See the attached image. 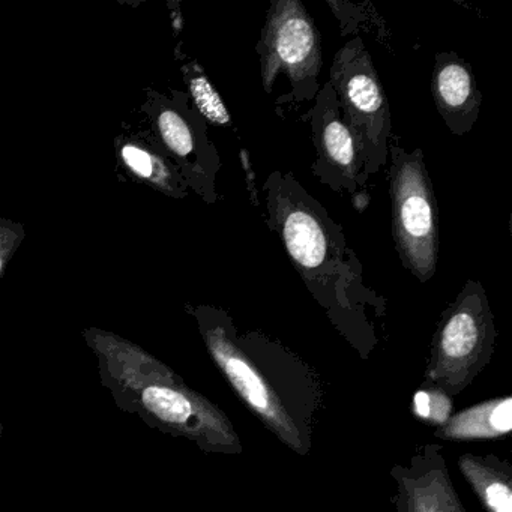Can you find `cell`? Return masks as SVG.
<instances>
[{
	"label": "cell",
	"instance_id": "1",
	"mask_svg": "<svg viewBox=\"0 0 512 512\" xmlns=\"http://www.w3.org/2000/svg\"><path fill=\"white\" fill-rule=\"evenodd\" d=\"M83 338L97 358L101 385L118 409L161 433L193 440L206 451L224 445L226 419L172 368L115 332L88 328Z\"/></svg>",
	"mask_w": 512,
	"mask_h": 512
},
{
	"label": "cell",
	"instance_id": "2",
	"mask_svg": "<svg viewBox=\"0 0 512 512\" xmlns=\"http://www.w3.org/2000/svg\"><path fill=\"white\" fill-rule=\"evenodd\" d=\"M269 226L280 235L296 271L314 298L331 313H356L379 302L368 290L362 266L343 227L307 193L293 173L280 170L263 185Z\"/></svg>",
	"mask_w": 512,
	"mask_h": 512
},
{
	"label": "cell",
	"instance_id": "3",
	"mask_svg": "<svg viewBox=\"0 0 512 512\" xmlns=\"http://www.w3.org/2000/svg\"><path fill=\"white\" fill-rule=\"evenodd\" d=\"M392 233L404 268L421 283L434 277L439 262V208L421 149L389 146Z\"/></svg>",
	"mask_w": 512,
	"mask_h": 512
},
{
	"label": "cell",
	"instance_id": "4",
	"mask_svg": "<svg viewBox=\"0 0 512 512\" xmlns=\"http://www.w3.org/2000/svg\"><path fill=\"white\" fill-rule=\"evenodd\" d=\"M329 83L337 94L344 122L355 137L368 181V176L379 172L388 161L392 118L379 74L359 38L335 55Z\"/></svg>",
	"mask_w": 512,
	"mask_h": 512
},
{
	"label": "cell",
	"instance_id": "5",
	"mask_svg": "<svg viewBox=\"0 0 512 512\" xmlns=\"http://www.w3.org/2000/svg\"><path fill=\"white\" fill-rule=\"evenodd\" d=\"M260 79L271 94L278 76H286L292 92L278 103L316 100L322 71V35L299 0H275L257 44Z\"/></svg>",
	"mask_w": 512,
	"mask_h": 512
},
{
	"label": "cell",
	"instance_id": "6",
	"mask_svg": "<svg viewBox=\"0 0 512 512\" xmlns=\"http://www.w3.org/2000/svg\"><path fill=\"white\" fill-rule=\"evenodd\" d=\"M311 134L317 151L313 172L322 184L337 193L347 191L356 202L359 185H364V164L352 131L341 113L337 94L331 83L320 88L311 112L308 113Z\"/></svg>",
	"mask_w": 512,
	"mask_h": 512
},
{
	"label": "cell",
	"instance_id": "7",
	"mask_svg": "<svg viewBox=\"0 0 512 512\" xmlns=\"http://www.w3.org/2000/svg\"><path fill=\"white\" fill-rule=\"evenodd\" d=\"M152 107L155 131L169 160L175 161L188 187H193L208 202H214V181L220 169V158L200 122L194 118L193 110L178 109L161 95L155 97Z\"/></svg>",
	"mask_w": 512,
	"mask_h": 512
},
{
	"label": "cell",
	"instance_id": "8",
	"mask_svg": "<svg viewBox=\"0 0 512 512\" xmlns=\"http://www.w3.org/2000/svg\"><path fill=\"white\" fill-rule=\"evenodd\" d=\"M493 316L479 281L469 280L443 317L437 334V368L461 370L476 364L493 341Z\"/></svg>",
	"mask_w": 512,
	"mask_h": 512
},
{
	"label": "cell",
	"instance_id": "9",
	"mask_svg": "<svg viewBox=\"0 0 512 512\" xmlns=\"http://www.w3.org/2000/svg\"><path fill=\"white\" fill-rule=\"evenodd\" d=\"M431 92L449 130L457 136L470 133L478 121L481 94L469 65L454 53L437 55Z\"/></svg>",
	"mask_w": 512,
	"mask_h": 512
},
{
	"label": "cell",
	"instance_id": "10",
	"mask_svg": "<svg viewBox=\"0 0 512 512\" xmlns=\"http://www.w3.org/2000/svg\"><path fill=\"white\" fill-rule=\"evenodd\" d=\"M116 154L124 169L137 181L151 185L155 190L172 197H184L188 184L169 158L158 154L151 145L133 137L116 139Z\"/></svg>",
	"mask_w": 512,
	"mask_h": 512
},
{
	"label": "cell",
	"instance_id": "11",
	"mask_svg": "<svg viewBox=\"0 0 512 512\" xmlns=\"http://www.w3.org/2000/svg\"><path fill=\"white\" fill-rule=\"evenodd\" d=\"M512 401L511 398L487 404L478 409L461 413L455 421L446 428L448 437H488L500 436L511 431Z\"/></svg>",
	"mask_w": 512,
	"mask_h": 512
},
{
	"label": "cell",
	"instance_id": "12",
	"mask_svg": "<svg viewBox=\"0 0 512 512\" xmlns=\"http://www.w3.org/2000/svg\"><path fill=\"white\" fill-rule=\"evenodd\" d=\"M185 82L190 91L194 109L209 124L217 127H229L232 125V116L227 110L226 104L221 100L217 89L212 85L211 80L203 73L197 62H190L184 67Z\"/></svg>",
	"mask_w": 512,
	"mask_h": 512
},
{
	"label": "cell",
	"instance_id": "13",
	"mask_svg": "<svg viewBox=\"0 0 512 512\" xmlns=\"http://www.w3.org/2000/svg\"><path fill=\"white\" fill-rule=\"evenodd\" d=\"M466 461V470L475 488H478L482 500L491 512H512V493L509 482L494 478L485 469H479L475 464Z\"/></svg>",
	"mask_w": 512,
	"mask_h": 512
},
{
	"label": "cell",
	"instance_id": "14",
	"mask_svg": "<svg viewBox=\"0 0 512 512\" xmlns=\"http://www.w3.org/2000/svg\"><path fill=\"white\" fill-rule=\"evenodd\" d=\"M25 235V227L22 224L0 218V277L25 239Z\"/></svg>",
	"mask_w": 512,
	"mask_h": 512
},
{
	"label": "cell",
	"instance_id": "15",
	"mask_svg": "<svg viewBox=\"0 0 512 512\" xmlns=\"http://www.w3.org/2000/svg\"><path fill=\"white\" fill-rule=\"evenodd\" d=\"M413 401H415V410L418 416L424 419L433 418L434 398L428 392L419 391Z\"/></svg>",
	"mask_w": 512,
	"mask_h": 512
},
{
	"label": "cell",
	"instance_id": "16",
	"mask_svg": "<svg viewBox=\"0 0 512 512\" xmlns=\"http://www.w3.org/2000/svg\"><path fill=\"white\" fill-rule=\"evenodd\" d=\"M4 424H2V421H0V442H2V437H4Z\"/></svg>",
	"mask_w": 512,
	"mask_h": 512
}]
</instances>
